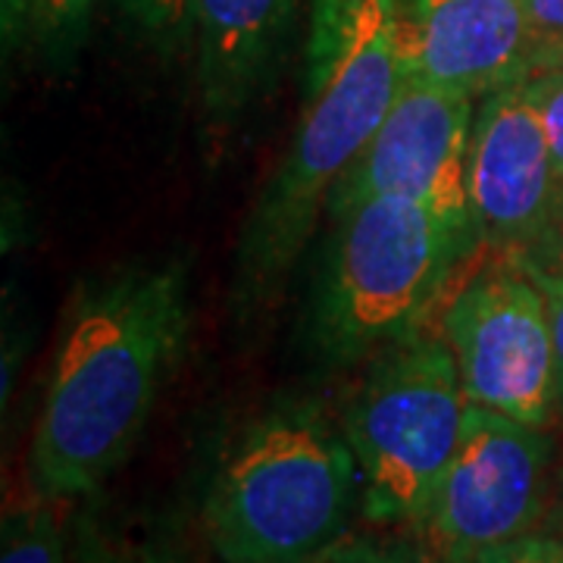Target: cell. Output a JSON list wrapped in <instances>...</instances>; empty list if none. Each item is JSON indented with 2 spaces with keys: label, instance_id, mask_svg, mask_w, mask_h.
<instances>
[{
  "label": "cell",
  "instance_id": "obj_11",
  "mask_svg": "<svg viewBox=\"0 0 563 563\" xmlns=\"http://www.w3.org/2000/svg\"><path fill=\"white\" fill-rule=\"evenodd\" d=\"M298 0H195V66L203 113L235 122L273 95L288 60Z\"/></svg>",
  "mask_w": 563,
  "mask_h": 563
},
{
  "label": "cell",
  "instance_id": "obj_16",
  "mask_svg": "<svg viewBox=\"0 0 563 563\" xmlns=\"http://www.w3.org/2000/svg\"><path fill=\"white\" fill-rule=\"evenodd\" d=\"M320 563H444L413 536L407 539H354L347 536Z\"/></svg>",
  "mask_w": 563,
  "mask_h": 563
},
{
  "label": "cell",
  "instance_id": "obj_19",
  "mask_svg": "<svg viewBox=\"0 0 563 563\" xmlns=\"http://www.w3.org/2000/svg\"><path fill=\"white\" fill-rule=\"evenodd\" d=\"M41 0H0V32H3V51L13 54L29 38H35Z\"/></svg>",
  "mask_w": 563,
  "mask_h": 563
},
{
  "label": "cell",
  "instance_id": "obj_3",
  "mask_svg": "<svg viewBox=\"0 0 563 563\" xmlns=\"http://www.w3.org/2000/svg\"><path fill=\"white\" fill-rule=\"evenodd\" d=\"M473 247V232L401 195L332 213L307 307L313 357L347 369L422 332Z\"/></svg>",
  "mask_w": 563,
  "mask_h": 563
},
{
  "label": "cell",
  "instance_id": "obj_12",
  "mask_svg": "<svg viewBox=\"0 0 563 563\" xmlns=\"http://www.w3.org/2000/svg\"><path fill=\"white\" fill-rule=\"evenodd\" d=\"M66 501L32 495V501L7 507L0 563H66Z\"/></svg>",
  "mask_w": 563,
  "mask_h": 563
},
{
  "label": "cell",
  "instance_id": "obj_6",
  "mask_svg": "<svg viewBox=\"0 0 563 563\" xmlns=\"http://www.w3.org/2000/svg\"><path fill=\"white\" fill-rule=\"evenodd\" d=\"M554 479V442L544 429L470 404L461 444L410 529L444 563H470L539 532Z\"/></svg>",
  "mask_w": 563,
  "mask_h": 563
},
{
  "label": "cell",
  "instance_id": "obj_1",
  "mask_svg": "<svg viewBox=\"0 0 563 563\" xmlns=\"http://www.w3.org/2000/svg\"><path fill=\"white\" fill-rule=\"evenodd\" d=\"M188 288L185 261L139 257L76 291L32 432V495L73 501L125 463L185 357Z\"/></svg>",
  "mask_w": 563,
  "mask_h": 563
},
{
  "label": "cell",
  "instance_id": "obj_15",
  "mask_svg": "<svg viewBox=\"0 0 563 563\" xmlns=\"http://www.w3.org/2000/svg\"><path fill=\"white\" fill-rule=\"evenodd\" d=\"M95 13V0H41L35 41L44 57L66 63L81 47Z\"/></svg>",
  "mask_w": 563,
  "mask_h": 563
},
{
  "label": "cell",
  "instance_id": "obj_17",
  "mask_svg": "<svg viewBox=\"0 0 563 563\" xmlns=\"http://www.w3.org/2000/svg\"><path fill=\"white\" fill-rule=\"evenodd\" d=\"M514 261L520 263L523 269L548 273V276H561L563 279V185L561 191H558L554 210H551V217L544 222L542 235L529 244L526 251L514 254Z\"/></svg>",
  "mask_w": 563,
  "mask_h": 563
},
{
  "label": "cell",
  "instance_id": "obj_9",
  "mask_svg": "<svg viewBox=\"0 0 563 563\" xmlns=\"http://www.w3.org/2000/svg\"><path fill=\"white\" fill-rule=\"evenodd\" d=\"M563 176L523 81L476 101L470 139V217L476 242L495 254H520L542 235Z\"/></svg>",
  "mask_w": 563,
  "mask_h": 563
},
{
  "label": "cell",
  "instance_id": "obj_13",
  "mask_svg": "<svg viewBox=\"0 0 563 563\" xmlns=\"http://www.w3.org/2000/svg\"><path fill=\"white\" fill-rule=\"evenodd\" d=\"M144 38L163 54L195 47V0H117Z\"/></svg>",
  "mask_w": 563,
  "mask_h": 563
},
{
  "label": "cell",
  "instance_id": "obj_4",
  "mask_svg": "<svg viewBox=\"0 0 563 563\" xmlns=\"http://www.w3.org/2000/svg\"><path fill=\"white\" fill-rule=\"evenodd\" d=\"M361 466L344 429L317 404L254 420L213 473L203 529L222 563H320L347 539Z\"/></svg>",
  "mask_w": 563,
  "mask_h": 563
},
{
  "label": "cell",
  "instance_id": "obj_2",
  "mask_svg": "<svg viewBox=\"0 0 563 563\" xmlns=\"http://www.w3.org/2000/svg\"><path fill=\"white\" fill-rule=\"evenodd\" d=\"M310 66L295 139L239 239V310L261 307L279 288L313 239L335 185L361 161L413 76L407 0H317Z\"/></svg>",
  "mask_w": 563,
  "mask_h": 563
},
{
  "label": "cell",
  "instance_id": "obj_20",
  "mask_svg": "<svg viewBox=\"0 0 563 563\" xmlns=\"http://www.w3.org/2000/svg\"><path fill=\"white\" fill-rule=\"evenodd\" d=\"M542 288L548 317H551V335H554V361H558V407L563 410V279L548 276V273H532L526 269Z\"/></svg>",
  "mask_w": 563,
  "mask_h": 563
},
{
  "label": "cell",
  "instance_id": "obj_10",
  "mask_svg": "<svg viewBox=\"0 0 563 563\" xmlns=\"http://www.w3.org/2000/svg\"><path fill=\"white\" fill-rule=\"evenodd\" d=\"M407 44L417 79L476 101L523 81L548 47L526 0H407Z\"/></svg>",
  "mask_w": 563,
  "mask_h": 563
},
{
  "label": "cell",
  "instance_id": "obj_22",
  "mask_svg": "<svg viewBox=\"0 0 563 563\" xmlns=\"http://www.w3.org/2000/svg\"><path fill=\"white\" fill-rule=\"evenodd\" d=\"M85 563H188L169 554V551H154V548H122V551H85Z\"/></svg>",
  "mask_w": 563,
  "mask_h": 563
},
{
  "label": "cell",
  "instance_id": "obj_7",
  "mask_svg": "<svg viewBox=\"0 0 563 563\" xmlns=\"http://www.w3.org/2000/svg\"><path fill=\"white\" fill-rule=\"evenodd\" d=\"M439 335L470 404L544 429L558 407V361L539 282L514 257L479 266L442 303Z\"/></svg>",
  "mask_w": 563,
  "mask_h": 563
},
{
  "label": "cell",
  "instance_id": "obj_21",
  "mask_svg": "<svg viewBox=\"0 0 563 563\" xmlns=\"http://www.w3.org/2000/svg\"><path fill=\"white\" fill-rule=\"evenodd\" d=\"M526 13L539 38L563 44V0H526Z\"/></svg>",
  "mask_w": 563,
  "mask_h": 563
},
{
  "label": "cell",
  "instance_id": "obj_14",
  "mask_svg": "<svg viewBox=\"0 0 563 563\" xmlns=\"http://www.w3.org/2000/svg\"><path fill=\"white\" fill-rule=\"evenodd\" d=\"M523 88L542 120L544 135L554 151V163L563 176V44L548 41L542 63L526 76Z\"/></svg>",
  "mask_w": 563,
  "mask_h": 563
},
{
  "label": "cell",
  "instance_id": "obj_5",
  "mask_svg": "<svg viewBox=\"0 0 563 563\" xmlns=\"http://www.w3.org/2000/svg\"><path fill=\"white\" fill-rule=\"evenodd\" d=\"M470 398L442 335L417 332L376 354L344 410L361 466V510L376 526L420 520L463 435Z\"/></svg>",
  "mask_w": 563,
  "mask_h": 563
},
{
  "label": "cell",
  "instance_id": "obj_8",
  "mask_svg": "<svg viewBox=\"0 0 563 563\" xmlns=\"http://www.w3.org/2000/svg\"><path fill=\"white\" fill-rule=\"evenodd\" d=\"M473 120V95L410 76L361 161L335 185L325 217L376 195H401L473 232L466 188Z\"/></svg>",
  "mask_w": 563,
  "mask_h": 563
},
{
  "label": "cell",
  "instance_id": "obj_18",
  "mask_svg": "<svg viewBox=\"0 0 563 563\" xmlns=\"http://www.w3.org/2000/svg\"><path fill=\"white\" fill-rule=\"evenodd\" d=\"M470 563H563V536L532 532L476 554Z\"/></svg>",
  "mask_w": 563,
  "mask_h": 563
},
{
  "label": "cell",
  "instance_id": "obj_23",
  "mask_svg": "<svg viewBox=\"0 0 563 563\" xmlns=\"http://www.w3.org/2000/svg\"><path fill=\"white\" fill-rule=\"evenodd\" d=\"M544 532L563 536V470L554 479V495H551V507H548V529Z\"/></svg>",
  "mask_w": 563,
  "mask_h": 563
}]
</instances>
